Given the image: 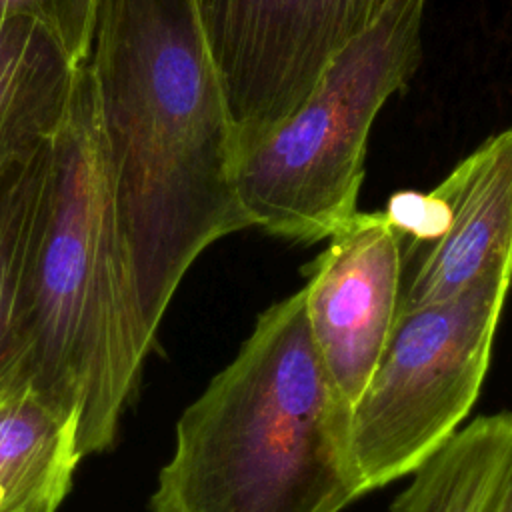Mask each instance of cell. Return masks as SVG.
I'll list each match as a JSON object with an SVG mask.
<instances>
[{
    "instance_id": "obj_1",
    "label": "cell",
    "mask_w": 512,
    "mask_h": 512,
    "mask_svg": "<svg viewBox=\"0 0 512 512\" xmlns=\"http://www.w3.org/2000/svg\"><path fill=\"white\" fill-rule=\"evenodd\" d=\"M86 66L156 332L192 262L250 228L236 194L234 126L192 0H100Z\"/></svg>"
},
{
    "instance_id": "obj_2",
    "label": "cell",
    "mask_w": 512,
    "mask_h": 512,
    "mask_svg": "<svg viewBox=\"0 0 512 512\" xmlns=\"http://www.w3.org/2000/svg\"><path fill=\"white\" fill-rule=\"evenodd\" d=\"M120 224L86 62L52 138L0 390L78 410L84 456L114 442L154 342Z\"/></svg>"
},
{
    "instance_id": "obj_3",
    "label": "cell",
    "mask_w": 512,
    "mask_h": 512,
    "mask_svg": "<svg viewBox=\"0 0 512 512\" xmlns=\"http://www.w3.org/2000/svg\"><path fill=\"white\" fill-rule=\"evenodd\" d=\"M350 418L300 288L258 316L236 358L180 416L152 512H340L366 494Z\"/></svg>"
},
{
    "instance_id": "obj_4",
    "label": "cell",
    "mask_w": 512,
    "mask_h": 512,
    "mask_svg": "<svg viewBox=\"0 0 512 512\" xmlns=\"http://www.w3.org/2000/svg\"><path fill=\"white\" fill-rule=\"evenodd\" d=\"M424 8L426 0H386L296 114L236 156V194L250 228L310 244L356 216L368 134L420 60Z\"/></svg>"
},
{
    "instance_id": "obj_5",
    "label": "cell",
    "mask_w": 512,
    "mask_h": 512,
    "mask_svg": "<svg viewBox=\"0 0 512 512\" xmlns=\"http://www.w3.org/2000/svg\"><path fill=\"white\" fill-rule=\"evenodd\" d=\"M512 276L394 318L352 406L350 450L364 492L412 474L464 422L490 366Z\"/></svg>"
},
{
    "instance_id": "obj_6",
    "label": "cell",
    "mask_w": 512,
    "mask_h": 512,
    "mask_svg": "<svg viewBox=\"0 0 512 512\" xmlns=\"http://www.w3.org/2000/svg\"><path fill=\"white\" fill-rule=\"evenodd\" d=\"M234 126L236 156L306 102L386 0H192Z\"/></svg>"
},
{
    "instance_id": "obj_7",
    "label": "cell",
    "mask_w": 512,
    "mask_h": 512,
    "mask_svg": "<svg viewBox=\"0 0 512 512\" xmlns=\"http://www.w3.org/2000/svg\"><path fill=\"white\" fill-rule=\"evenodd\" d=\"M386 212L402 232L396 314L512 276V128L482 142L428 194L390 198Z\"/></svg>"
},
{
    "instance_id": "obj_8",
    "label": "cell",
    "mask_w": 512,
    "mask_h": 512,
    "mask_svg": "<svg viewBox=\"0 0 512 512\" xmlns=\"http://www.w3.org/2000/svg\"><path fill=\"white\" fill-rule=\"evenodd\" d=\"M402 232L384 212L356 216L328 238L304 292L308 332L332 382L354 406L390 336L400 290Z\"/></svg>"
},
{
    "instance_id": "obj_9",
    "label": "cell",
    "mask_w": 512,
    "mask_h": 512,
    "mask_svg": "<svg viewBox=\"0 0 512 512\" xmlns=\"http://www.w3.org/2000/svg\"><path fill=\"white\" fill-rule=\"evenodd\" d=\"M80 66L38 22L0 18V186L56 134Z\"/></svg>"
},
{
    "instance_id": "obj_10",
    "label": "cell",
    "mask_w": 512,
    "mask_h": 512,
    "mask_svg": "<svg viewBox=\"0 0 512 512\" xmlns=\"http://www.w3.org/2000/svg\"><path fill=\"white\" fill-rule=\"evenodd\" d=\"M82 456L78 410L30 384L0 390V512H56Z\"/></svg>"
},
{
    "instance_id": "obj_11",
    "label": "cell",
    "mask_w": 512,
    "mask_h": 512,
    "mask_svg": "<svg viewBox=\"0 0 512 512\" xmlns=\"http://www.w3.org/2000/svg\"><path fill=\"white\" fill-rule=\"evenodd\" d=\"M512 464V410L460 426L414 472L390 512H490Z\"/></svg>"
},
{
    "instance_id": "obj_12",
    "label": "cell",
    "mask_w": 512,
    "mask_h": 512,
    "mask_svg": "<svg viewBox=\"0 0 512 512\" xmlns=\"http://www.w3.org/2000/svg\"><path fill=\"white\" fill-rule=\"evenodd\" d=\"M50 164L52 140L0 186V376L12 346L26 256Z\"/></svg>"
},
{
    "instance_id": "obj_13",
    "label": "cell",
    "mask_w": 512,
    "mask_h": 512,
    "mask_svg": "<svg viewBox=\"0 0 512 512\" xmlns=\"http://www.w3.org/2000/svg\"><path fill=\"white\" fill-rule=\"evenodd\" d=\"M100 0H0V18H28L44 26L72 64L86 62Z\"/></svg>"
},
{
    "instance_id": "obj_14",
    "label": "cell",
    "mask_w": 512,
    "mask_h": 512,
    "mask_svg": "<svg viewBox=\"0 0 512 512\" xmlns=\"http://www.w3.org/2000/svg\"><path fill=\"white\" fill-rule=\"evenodd\" d=\"M490 512H512V464L504 476V482L498 490V496Z\"/></svg>"
}]
</instances>
